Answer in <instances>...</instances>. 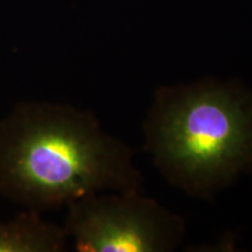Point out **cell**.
Masks as SVG:
<instances>
[{
	"instance_id": "7a4b0ae2",
	"label": "cell",
	"mask_w": 252,
	"mask_h": 252,
	"mask_svg": "<svg viewBox=\"0 0 252 252\" xmlns=\"http://www.w3.org/2000/svg\"><path fill=\"white\" fill-rule=\"evenodd\" d=\"M144 131L167 180L208 198L252 166V94L217 80L161 87Z\"/></svg>"
},
{
	"instance_id": "3957f363",
	"label": "cell",
	"mask_w": 252,
	"mask_h": 252,
	"mask_svg": "<svg viewBox=\"0 0 252 252\" xmlns=\"http://www.w3.org/2000/svg\"><path fill=\"white\" fill-rule=\"evenodd\" d=\"M67 207L63 229L81 252H169L185 232L180 216L138 190L93 194Z\"/></svg>"
},
{
	"instance_id": "277c9868",
	"label": "cell",
	"mask_w": 252,
	"mask_h": 252,
	"mask_svg": "<svg viewBox=\"0 0 252 252\" xmlns=\"http://www.w3.org/2000/svg\"><path fill=\"white\" fill-rule=\"evenodd\" d=\"M63 226L42 220L27 209L8 222H0V252H60L67 247Z\"/></svg>"
},
{
	"instance_id": "6da1fadb",
	"label": "cell",
	"mask_w": 252,
	"mask_h": 252,
	"mask_svg": "<svg viewBox=\"0 0 252 252\" xmlns=\"http://www.w3.org/2000/svg\"><path fill=\"white\" fill-rule=\"evenodd\" d=\"M140 184L130 147L89 111L24 102L0 121V194L26 209L41 213Z\"/></svg>"
}]
</instances>
